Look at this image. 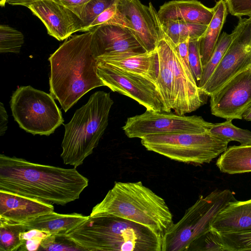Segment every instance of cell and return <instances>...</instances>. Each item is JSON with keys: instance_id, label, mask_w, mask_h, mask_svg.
Returning <instances> with one entry per match:
<instances>
[{"instance_id": "6da1fadb", "label": "cell", "mask_w": 251, "mask_h": 251, "mask_svg": "<svg viewBox=\"0 0 251 251\" xmlns=\"http://www.w3.org/2000/svg\"><path fill=\"white\" fill-rule=\"evenodd\" d=\"M88 179L76 169L0 154V190L64 205L79 199Z\"/></svg>"}, {"instance_id": "7a4b0ae2", "label": "cell", "mask_w": 251, "mask_h": 251, "mask_svg": "<svg viewBox=\"0 0 251 251\" xmlns=\"http://www.w3.org/2000/svg\"><path fill=\"white\" fill-rule=\"evenodd\" d=\"M92 30L71 36L49 58L50 94L66 112L91 90L104 86L97 73Z\"/></svg>"}, {"instance_id": "3957f363", "label": "cell", "mask_w": 251, "mask_h": 251, "mask_svg": "<svg viewBox=\"0 0 251 251\" xmlns=\"http://www.w3.org/2000/svg\"><path fill=\"white\" fill-rule=\"evenodd\" d=\"M84 251H162V236L112 216L91 217L66 235Z\"/></svg>"}, {"instance_id": "277c9868", "label": "cell", "mask_w": 251, "mask_h": 251, "mask_svg": "<svg viewBox=\"0 0 251 251\" xmlns=\"http://www.w3.org/2000/svg\"><path fill=\"white\" fill-rule=\"evenodd\" d=\"M118 217L144 226L162 237L174 224L165 200L141 181L116 182L90 215Z\"/></svg>"}, {"instance_id": "5b68a950", "label": "cell", "mask_w": 251, "mask_h": 251, "mask_svg": "<svg viewBox=\"0 0 251 251\" xmlns=\"http://www.w3.org/2000/svg\"><path fill=\"white\" fill-rule=\"evenodd\" d=\"M113 103L109 93L97 91L64 125L60 155L64 164L76 168L92 153L108 126Z\"/></svg>"}, {"instance_id": "8992f818", "label": "cell", "mask_w": 251, "mask_h": 251, "mask_svg": "<svg viewBox=\"0 0 251 251\" xmlns=\"http://www.w3.org/2000/svg\"><path fill=\"white\" fill-rule=\"evenodd\" d=\"M236 200L228 189L215 190L205 197H200L162 236V251H187L195 240L211 229L217 215Z\"/></svg>"}, {"instance_id": "52a82bcc", "label": "cell", "mask_w": 251, "mask_h": 251, "mask_svg": "<svg viewBox=\"0 0 251 251\" xmlns=\"http://www.w3.org/2000/svg\"><path fill=\"white\" fill-rule=\"evenodd\" d=\"M141 139L142 145L148 151L193 165L210 162L227 149L229 143L209 130L152 135Z\"/></svg>"}, {"instance_id": "ba28073f", "label": "cell", "mask_w": 251, "mask_h": 251, "mask_svg": "<svg viewBox=\"0 0 251 251\" xmlns=\"http://www.w3.org/2000/svg\"><path fill=\"white\" fill-rule=\"evenodd\" d=\"M10 107L20 127L33 135L49 136L63 124L53 97L29 85L21 86L13 93Z\"/></svg>"}, {"instance_id": "9c48e42d", "label": "cell", "mask_w": 251, "mask_h": 251, "mask_svg": "<svg viewBox=\"0 0 251 251\" xmlns=\"http://www.w3.org/2000/svg\"><path fill=\"white\" fill-rule=\"evenodd\" d=\"M98 62V75L104 86L133 99L147 110L169 112L156 80L103 61Z\"/></svg>"}, {"instance_id": "30bf717a", "label": "cell", "mask_w": 251, "mask_h": 251, "mask_svg": "<svg viewBox=\"0 0 251 251\" xmlns=\"http://www.w3.org/2000/svg\"><path fill=\"white\" fill-rule=\"evenodd\" d=\"M213 124L201 116L146 109L142 114L128 118L123 129L128 137L141 139L152 135L204 132L209 130Z\"/></svg>"}, {"instance_id": "8fae6325", "label": "cell", "mask_w": 251, "mask_h": 251, "mask_svg": "<svg viewBox=\"0 0 251 251\" xmlns=\"http://www.w3.org/2000/svg\"><path fill=\"white\" fill-rule=\"evenodd\" d=\"M232 31L233 39L222 60L201 89L208 96L251 66V16L239 18Z\"/></svg>"}, {"instance_id": "7c38bea8", "label": "cell", "mask_w": 251, "mask_h": 251, "mask_svg": "<svg viewBox=\"0 0 251 251\" xmlns=\"http://www.w3.org/2000/svg\"><path fill=\"white\" fill-rule=\"evenodd\" d=\"M210 97L212 115L226 120L243 119L251 108V66L230 79Z\"/></svg>"}, {"instance_id": "4fadbf2b", "label": "cell", "mask_w": 251, "mask_h": 251, "mask_svg": "<svg viewBox=\"0 0 251 251\" xmlns=\"http://www.w3.org/2000/svg\"><path fill=\"white\" fill-rule=\"evenodd\" d=\"M117 8L126 27L146 51L154 50L160 35L152 3L147 6L139 0H119Z\"/></svg>"}, {"instance_id": "5bb4252c", "label": "cell", "mask_w": 251, "mask_h": 251, "mask_svg": "<svg viewBox=\"0 0 251 251\" xmlns=\"http://www.w3.org/2000/svg\"><path fill=\"white\" fill-rule=\"evenodd\" d=\"M91 30L93 32L92 50L97 60L126 53L147 52L125 26L102 25Z\"/></svg>"}, {"instance_id": "9a60e30c", "label": "cell", "mask_w": 251, "mask_h": 251, "mask_svg": "<svg viewBox=\"0 0 251 251\" xmlns=\"http://www.w3.org/2000/svg\"><path fill=\"white\" fill-rule=\"evenodd\" d=\"M27 7L44 24L49 35L59 41L82 31L81 19L68 8L53 0H39Z\"/></svg>"}, {"instance_id": "2e32d148", "label": "cell", "mask_w": 251, "mask_h": 251, "mask_svg": "<svg viewBox=\"0 0 251 251\" xmlns=\"http://www.w3.org/2000/svg\"><path fill=\"white\" fill-rule=\"evenodd\" d=\"M53 210L50 203L0 190V218L23 223Z\"/></svg>"}, {"instance_id": "e0dca14e", "label": "cell", "mask_w": 251, "mask_h": 251, "mask_svg": "<svg viewBox=\"0 0 251 251\" xmlns=\"http://www.w3.org/2000/svg\"><path fill=\"white\" fill-rule=\"evenodd\" d=\"M209 8L197 0H174L161 5L157 12L160 21L182 20L208 25L214 15Z\"/></svg>"}, {"instance_id": "ac0fdd59", "label": "cell", "mask_w": 251, "mask_h": 251, "mask_svg": "<svg viewBox=\"0 0 251 251\" xmlns=\"http://www.w3.org/2000/svg\"><path fill=\"white\" fill-rule=\"evenodd\" d=\"M160 38L156 46L158 56L159 69L157 83L169 112L175 105L174 75L172 63L173 43L167 36L160 26L158 15L156 17Z\"/></svg>"}, {"instance_id": "d6986e66", "label": "cell", "mask_w": 251, "mask_h": 251, "mask_svg": "<svg viewBox=\"0 0 251 251\" xmlns=\"http://www.w3.org/2000/svg\"><path fill=\"white\" fill-rule=\"evenodd\" d=\"M211 229L219 233L251 230V199L228 203L215 217Z\"/></svg>"}, {"instance_id": "ffe728a7", "label": "cell", "mask_w": 251, "mask_h": 251, "mask_svg": "<svg viewBox=\"0 0 251 251\" xmlns=\"http://www.w3.org/2000/svg\"><path fill=\"white\" fill-rule=\"evenodd\" d=\"M97 60L98 62L103 61L121 70L157 80L159 60L156 49L149 52L126 53Z\"/></svg>"}, {"instance_id": "44dd1931", "label": "cell", "mask_w": 251, "mask_h": 251, "mask_svg": "<svg viewBox=\"0 0 251 251\" xmlns=\"http://www.w3.org/2000/svg\"><path fill=\"white\" fill-rule=\"evenodd\" d=\"M88 217L76 213L64 214L52 211L21 224L26 230L37 229L51 235H66Z\"/></svg>"}, {"instance_id": "7402d4cb", "label": "cell", "mask_w": 251, "mask_h": 251, "mask_svg": "<svg viewBox=\"0 0 251 251\" xmlns=\"http://www.w3.org/2000/svg\"><path fill=\"white\" fill-rule=\"evenodd\" d=\"M214 15L200 38V52L202 67L208 61L214 50L228 11L225 0H218L213 7Z\"/></svg>"}, {"instance_id": "603a6c76", "label": "cell", "mask_w": 251, "mask_h": 251, "mask_svg": "<svg viewBox=\"0 0 251 251\" xmlns=\"http://www.w3.org/2000/svg\"><path fill=\"white\" fill-rule=\"evenodd\" d=\"M216 165L221 172L228 174L251 172V145L227 147L218 158Z\"/></svg>"}, {"instance_id": "cb8c5ba5", "label": "cell", "mask_w": 251, "mask_h": 251, "mask_svg": "<svg viewBox=\"0 0 251 251\" xmlns=\"http://www.w3.org/2000/svg\"><path fill=\"white\" fill-rule=\"evenodd\" d=\"M159 22L165 34L176 46L188 39H200L208 26L207 25L182 20H159Z\"/></svg>"}, {"instance_id": "d4e9b609", "label": "cell", "mask_w": 251, "mask_h": 251, "mask_svg": "<svg viewBox=\"0 0 251 251\" xmlns=\"http://www.w3.org/2000/svg\"><path fill=\"white\" fill-rule=\"evenodd\" d=\"M26 230L21 223L0 218V251H18L23 244L20 233Z\"/></svg>"}, {"instance_id": "484cf974", "label": "cell", "mask_w": 251, "mask_h": 251, "mask_svg": "<svg viewBox=\"0 0 251 251\" xmlns=\"http://www.w3.org/2000/svg\"><path fill=\"white\" fill-rule=\"evenodd\" d=\"M233 37V31L230 34L223 32L220 35L211 57L203 67L201 77L198 83L201 89L205 84L220 63Z\"/></svg>"}, {"instance_id": "4316f807", "label": "cell", "mask_w": 251, "mask_h": 251, "mask_svg": "<svg viewBox=\"0 0 251 251\" xmlns=\"http://www.w3.org/2000/svg\"><path fill=\"white\" fill-rule=\"evenodd\" d=\"M231 120L214 124L209 131L229 142L235 141L240 143V145H251V131L238 127L233 125Z\"/></svg>"}, {"instance_id": "83f0119b", "label": "cell", "mask_w": 251, "mask_h": 251, "mask_svg": "<svg viewBox=\"0 0 251 251\" xmlns=\"http://www.w3.org/2000/svg\"><path fill=\"white\" fill-rule=\"evenodd\" d=\"M24 43V35L19 30L7 25H0V52H20Z\"/></svg>"}, {"instance_id": "f1b7e54d", "label": "cell", "mask_w": 251, "mask_h": 251, "mask_svg": "<svg viewBox=\"0 0 251 251\" xmlns=\"http://www.w3.org/2000/svg\"><path fill=\"white\" fill-rule=\"evenodd\" d=\"M219 234L224 251H251V230Z\"/></svg>"}, {"instance_id": "f546056e", "label": "cell", "mask_w": 251, "mask_h": 251, "mask_svg": "<svg viewBox=\"0 0 251 251\" xmlns=\"http://www.w3.org/2000/svg\"><path fill=\"white\" fill-rule=\"evenodd\" d=\"M187 251H224L220 234L211 229L195 240Z\"/></svg>"}, {"instance_id": "4dcf8cb0", "label": "cell", "mask_w": 251, "mask_h": 251, "mask_svg": "<svg viewBox=\"0 0 251 251\" xmlns=\"http://www.w3.org/2000/svg\"><path fill=\"white\" fill-rule=\"evenodd\" d=\"M119 0H92L84 7L81 19L83 23L82 32H85L87 28L94 20L105 9Z\"/></svg>"}, {"instance_id": "1f68e13d", "label": "cell", "mask_w": 251, "mask_h": 251, "mask_svg": "<svg viewBox=\"0 0 251 251\" xmlns=\"http://www.w3.org/2000/svg\"><path fill=\"white\" fill-rule=\"evenodd\" d=\"M46 251H84L66 235H50L44 239L40 245Z\"/></svg>"}, {"instance_id": "d6a6232c", "label": "cell", "mask_w": 251, "mask_h": 251, "mask_svg": "<svg viewBox=\"0 0 251 251\" xmlns=\"http://www.w3.org/2000/svg\"><path fill=\"white\" fill-rule=\"evenodd\" d=\"M50 235L37 229H31L22 232L20 237L23 244L18 251L38 250L42 240Z\"/></svg>"}, {"instance_id": "836d02e7", "label": "cell", "mask_w": 251, "mask_h": 251, "mask_svg": "<svg viewBox=\"0 0 251 251\" xmlns=\"http://www.w3.org/2000/svg\"><path fill=\"white\" fill-rule=\"evenodd\" d=\"M188 59L191 71L197 82L200 80L203 71L200 52L199 39H189Z\"/></svg>"}, {"instance_id": "e575fe53", "label": "cell", "mask_w": 251, "mask_h": 251, "mask_svg": "<svg viewBox=\"0 0 251 251\" xmlns=\"http://www.w3.org/2000/svg\"><path fill=\"white\" fill-rule=\"evenodd\" d=\"M228 12L238 18L251 16V0H225Z\"/></svg>"}, {"instance_id": "d590c367", "label": "cell", "mask_w": 251, "mask_h": 251, "mask_svg": "<svg viewBox=\"0 0 251 251\" xmlns=\"http://www.w3.org/2000/svg\"><path fill=\"white\" fill-rule=\"evenodd\" d=\"M68 8L81 19L82 12L85 5L92 0H53Z\"/></svg>"}, {"instance_id": "8d00e7d4", "label": "cell", "mask_w": 251, "mask_h": 251, "mask_svg": "<svg viewBox=\"0 0 251 251\" xmlns=\"http://www.w3.org/2000/svg\"><path fill=\"white\" fill-rule=\"evenodd\" d=\"M189 39H187L177 45L176 48L181 58L186 66L190 69L188 59V45ZM191 70V69H190Z\"/></svg>"}, {"instance_id": "74e56055", "label": "cell", "mask_w": 251, "mask_h": 251, "mask_svg": "<svg viewBox=\"0 0 251 251\" xmlns=\"http://www.w3.org/2000/svg\"><path fill=\"white\" fill-rule=\"evenodd\" d=\"M8 116L2 102L0 103V135L2 136L7 129Z\"/></svg>"}, {"instance_id": "f35d334b", "label": "cell", "mask_w": 251, "mask_h": 251, "mask_svg": "<svg viewBox=\"0 0 251 251\" xmlns=\"http://www.w3.org/2000/svg\"><path fill=\"white\" fill-rule=\"evenodd\" d=\"M37 0H7L6 3L12 5H22L27 7Z\"/></svg>"}, {"instance_id": "ab89813d", "label": "cell", "mask_w": 251, "mask_h": 251, "mask_svg": "<svg viewBox=\"0 0 251 251\" xmlns=\"http://www.w3.org/2000/svg\"><path fill=\"white\" fill-rule=\"evenodd\" d=\"M243 119L247 121L251 122V108L244 114Z\"/></svg>"}, {"instance_id": "60d3db41", "label": "cell", "mask_w": 251, "mask_h": 251, "mask_svg": "<svg viewBox=\"0 0 251 251\" xmlns=\"http://www.w3.org/2000/svg\"><path fill=\"white\" fill-rule=\"evenodd\" d=\"M7 0H0V5L1 7H4L7 2Z\"/></svg>"}]
</instances>
